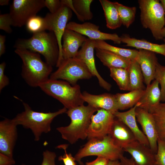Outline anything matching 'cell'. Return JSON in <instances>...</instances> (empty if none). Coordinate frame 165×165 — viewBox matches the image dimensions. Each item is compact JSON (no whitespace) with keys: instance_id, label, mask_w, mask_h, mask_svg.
Masks as SVG:
<instances>
[{"instance_id":"8d00e7d4","label":"cell","mask_w":165,"mask_h":165,"mask_svg":"<svg viewBox=\"0 0 165 165\" xmlns=\"http://www.w3.org/2000/svg\"><path fill=\"white\" fill-rule=\"evenodd\" d=\"M56 156L54 152L46 150L42 153V162L41 164L38 165H57L55 163Z\"/></svg>"},{"instance_id":"d4e9b609","label":"cell","mask_w":165,"mask_h":165,"mask_svg":"<svg viewBox=\"0 0 165 165\" xmlns=\"http://www.w3.org/2000/svg\"><path fill=\"white\" fill-rule=\"evenodd\" d=\"M99 2L104 12L107 27L111 29L120 27L122 24L114 2L108 0H100Z\"/></svg>"},{"instance_id":"681fc988","label":"cell","mask_w":165,"mask_h":165,"mask_svg":"<svg viewBox=\"0 0 165 165\" xmlns=\"http://www.w3.org/2000/svg\"><path fill=\"white\" fill-rule=\"evenodd\" d=\"M21 165H25L24 164H22Z\"/></svg>"},{"instance_id":"d6986e66","label":"cell","mask_w":165,"mask_h":165,"mask_svg":"<svg viewBox=\"0 0 165 165\" xmlns=\"http://www.w3.org/2000/svg\"><path fill=\"white\" fill-rule=\"evenodd\" d=\"M123 150L131 155L135 165H156L155 154L150 147L137 141Z\"/></svg>"},{"instance_id":"d590c367","label":"cell","mask_w":165,"mask_h":165,"mask_svg":"<svg viewBox=\"0 0 165 165\" xmlns=\"http://www.w3.org/2000/svg\"><path fill=\"white\" fill-rule=\"evenodd\" d=\"M11 26H12V21L9 13L0 14V29L10 34L12 31Z\"/></svg>"},{"instance_id":"44dd1931","label":"cell","mask_w":165,"mask_h":165,"mask_svg":"<svg viewBox=\"0 0 165 165\" xmlns=\"http://www.w3.org/2000/svg\"><path fill=\"white\" fill-rule=\"evenodd\" d=\"M137 107L136 104L129 110L124 112L118 111L114 114L116 118L125 123L131 131L136 140L143 144L149 146L147 138L139 128L136 119L135 110Z\"/></svg>"},{"instance_id":"60d3db41","label":"cell","mask_w":165,"mask_h":165,"mask_svg":"<svg viewBox=\"0 0 165 165\" xmlns=\"http://www.w3.org/2000/svg\"><path fill=\"white\" fill-rule=\"evenodd\" d=\"M110 160L106 158L97 157L96 159L91 162H86L85 165H108Z\"/></svg>"},{"instance_id":"d6a6232c","label":"cell","mask_w":165,"mask_h":165,"mask_svg":"<svg viewBox=\"0 0 165 165\" xmlns=\"http://www.w3.org/2000/svg\"><path fill=\"white\" fill-rule=\"evenodd\" d=\"M27 31L33 34L47 30V25L45 17L35 15L29 19L26 24Z\"/></svg>"},{"instance_id":"f1b7e54d","label":"cell","mask_w":165,"mask_h":165,"mask_svg":"<svg viewBox=\"0 0 165 165\" xmlns=\"http://www.w3.org/2000/svg\"><path fill=\"white\" fill-rule=\"evenodd\" d=\"M95 48L106 50L130 60L135 59L138 50L127 49L111 45L105 41L94 40Z\"/></svg>"},{"instance_id":"7402d4cb","label":"cell","mask_w":165,"mask_h":165,"mask_svg":"<svg viewBox=\"0 0 165 165\" xmlns=\"http://www.w3.org/2000/svg\"><path fill=\"white\" fill-rule=\"evenodd\" d=\"M159 83L154 79L151 84L146 86L144 93L136 104L137 107L148 110L158 104L161 101V93Z\"/></svg>"},{"instance_id":"ffe728a7","label":"cell","mask_w":165,"mask_h":165,"mask_svg":"<svg viewBox=\"0 0 165 165\" xmlns=\"http://www.w3.org/2000/svg\"><path fill=\"white\" fill-rule=\"evenodd\" d=\"M108 135L116 144L123 149L137 141L127 126L116 118Z\"/></svg>"},{"instance_id":"9a60e30c","label":"cell","mask_w":165,"mask_h":165,"mask_svg":"<svg viewBox=\"0 0 165 165\" xmlns=\"http://www.w3.org/2000/svg\"><path fill=\"white\" fill-rule=\"evenodd\" d=\"M135 112L137 120L148 139L149 147L156 154L158 148V136L154 119L148 110L141 108L137 107Z\"/></svg>"},{"instance_id":"836d02e7","label":"cell","mask_w":165,"mask_h":165,"mask_svg":"<svg viewBox=\"0 0 165 165\" xmlns=\"http://www.w3.org/2000/svg\"><path fill=\"white\" fill-rule=\"evenodd\" d=\"M161 86V101L165 102V66L161 65L159 63L156 68L154 77Z\"/></svg>"},{"instance_id":"3957f363","label":"cell","mask_w":165,"mask_h":165,"mask_svg":"<svg viewBox=\"0 0 165 165\" xmlns=\"http://www.w3.org/2000/svg\"><path fill=\"white\" fill-rule=\"evenodd\" d=\"M14 47L41 54L46 62L52 67L56 65L58 59V44L54 33L51 31H42L33 34L28 38L18 39Z\"/></svg>"},{"instance_id":"e575fe53","label":"cell","mask_w":165,"mask_h":165,"mask_svg":"<svg viewBox=\"0 0 165 165\" xmlns=\"http://www.w3.org/2000/svg\"><path fill=\"white\" fill-rule=\"evenodd\" d=\"M158 148L155 154L156 165H165V143L158 139Z\"/></svg>"},{"instance_id":"2e32d148","label":"cell","mask_w":165,"mask_h":165,"mask_svg":"<svg viewBox=\"0 0 165 165\" xmlns=\"http://www.w3.org/2000/svg\"><path fill=\"white\" fill-rule=\"evenodd\" d=\"M140 65L146 86L155 79L156 65L159 63L156 53L143 49H139L135 59Z\"/></svg>"},{"instance_id":"4316f807","label":"cell","mask_w":165,"mask_h":165,"mask_svg":"<svg viewBox=\"0 0 165 165\" xmlns=\"http://www.w3.org/2000/svg\"><path fill=\"white\" fill-rule=\"evenodd\" d=\"M148 111L155 120L158 139L165 143V102H160L151 107Z\"/></svg>"},{"instance_id":"f6af8a7d","label":"cell","mask_w":165,"mask_h":165,"mask_svg":"<svg viewBox=\"0 0 165 165\" xmlns=\"http://www.w3.org/2000/svg\"><path fill=\"white\" fill-rule=\"evenodd\" d=\"M9 0H0V5L2 6L7 5L9 4Z\"/></svg>"},{"instance_id":"1f68e13d","label":"cell","mask_w":165,"mask_h":165,"mask_svg":"<svg viewBox=\"0 0 165 165\" xmlns=\"http://www.w3.org/2000/svg\"><path fill=\"white\" fill-rule=\"evenodd\" d=\"M114 3L118 11L122 24L128 28L135 20L136 8L125 6L117 2Z\"/></svg>"},{"instance_id":"ab89813d","label":"cell","mask_w":165,"mask_h":165,"mask_svg":"<svg viewBox=\"0 0 165 165\" xmlns=\"http://www.w3.org/2000/svg\"><path fill=\"white\" fill-rule=\"evenodd\" d=\"M15 163L13 157L0 153V165H14Z\"/></svg>"},{"instance_id":"7bdbcfd3","label":"cell","mask_w":165,"mask_h":165,"mask_svg":"<svg viewBox=\"0 0 165 165\" xmlns=\"http://www.w3.org/2000/svg\"><path fill=\"white\" fill-rule=\"evenodd\" d=\"M6 36L2 35H0V56L3 54L5 52V42Z\"/></svg>"},{"instance_id":"4fadbf2b","label":"cell","mask_w":165,"mask_h":165,"mask_svg":"<svg viewBox=\"0 0 165 165\" xmlns=\"http://www.w3.org/2000/svg\"><path fill=\"white\" fill-rule=\"evenodd\" d=\"M95 48L94 40L87 38L79 50L76 57L85 64L93 76L97 78L100 86L109 91L111 88V84L102 78L96 68L94 55Z\"/></svg>"},{"instance_id":"bcb514c9","label":"cell","mask_w":165,"mask_h":165,"mask_svg":"<svg viewBox=\"0 0 165 165\" xmlns=\"http://www.w3.org/2000/svg\"><path fill=\"white\" fill-rule=\"evenodd\" d=\"M160 1L163 9L165 14V0H160Z\"/></svg>"},{"instance_id":"30bf717a","label":"cell","mask_w":165,"mask_h":165,"mask_svg":"<svg viewBox=\"0 0 165 165\" xmlns=\"http://www.w3.org/2000/svg\"><path fill=\"white\" fill-rule=\"evenodd\" d=\"M56 12L48 13L45 17L47 25V30L53 32L56 36L59 47V56L56 65L57 67L63 60L62 54V38L68 22L72 16V10L63 5Z\"/></svg>"},{"instance_id":"ee69618b","label":"cell","mask_w":165,"mask_h":165,"mask_svg":"<svg viewBox=\"0 0 165 165\" xmlns=\"http://www.w3.org/2000/svg\"><path fill=\"white\" fill-rule=\"evenodd\" d=\"M108 165H120V162L119 160H110Z\"/></svg>"},{"instance_id":"7c38bea8","label":"cell","mask_w":165,"mask_h":165,"mask_svg":"<svg viewBox=\"0 0 165 165\" xmlns=\"http://www.w3.org/2000/svg\"><path fill=\"white\" fill-rule=\"evenodd\" d=\"M99 27L89 22L79 24L73 21L68 22L66 28L86 36L94 40H110L115 44H120L122 42L120 37L116 33L103 32L99 30Z\"/></svg>"},{"instance_id":"83f0119b","label":"cell","mask_w":165,"mask_h":165,"mask_svg":"<svg viewBox=\"0 0 165 165\" xmlns=\"http://www.w3.org/2000/svg\"><path fill=\"white\" fill-rule=\"evenodd\" d=\"M128 70L130 81V91L145 90L146 88L143 84V74L139 64L135 59L131 60Z\"/></svg>"},{"instance_id":"8992f818","label":"cell","mask_w":165,"mask_h":165,"mask_svg":"<svg viewBox=\"0 0 165 165\" xmlns=\"http://www.w3.org/2000/svg\"><path fill=\"white\" fill-rule=\"evenodd\" d=\"M123 149L117 145L108 135L102 138L89 139L88 142L80 148L74 156L76 161L83 165L81 160L88 156L101 157L110 160H119L123 155Z\"/></svg>"},{"instance_id":"cb8c5ba5","label":"cell","mask_w":165,"mask_h":165,"mask_svg":"<svg viewBox=\"0 0 165 165\" xmlns=\"http://www.w3.org/2000/svg\"><path fill=\"white\" fill-rule=\"evenodd\" d=\"M120 37L121 42L126 44L125 46L147 50L165 57V38L163 39V44H158L150 42L144 39H138L131 38L129 35L126 34H123Z\"/></svg>"},{"instance_id":"f35d334b","label":"cell","mask_w":165,"mask_h":165,"mask_svg":"<svg viewBox=\"0 0 165 165\" xmlns=\"http://www.w3.org/2000/svg\"><path fill=\"white\" fill-rule=\"evenodd\" d=\"M6 63L3 62L0 64V92L9 83L8 78L5 74Z\"/></svg>"},{"instance_id":"7a4b0ae2","label":"cell","mask_w":165,"mask_h":165,"mask_svg":"<svg viewBox=\"0 0 165 165\" xmlns=\"http://www.w3.org/2000/svg\"><path fill=\"white\" fill-rule=\"evenodd\" d=\"M14 51L22 61L21 76L29 86L39 87L49 79L53 67L43 61L39 54L22 49H16Z\"/></svg>"},{"instance_id":"ac0fdd59","label":"cell","mask_w":165,"mask_h":165,"mask_svg":"<svg viewBox=\"0 0 165 165\" xmlns=\"http://www.w3.org/2000/svg\"><path fill=\"white\" fill-rule=\"evenodd\" d=\"M82 97L88 105L98 109L105 110L114 115L118 111L115 94L106 93L94 95L85 91L82 93Z\"/></svg>"},{"instance_id":"5b68a950","label":"cell","mask_w":165,"mask_h":165,"mask_svg":"<svg viewBox=\"0 0 165 165\" xmlns=\"http://www.w3.org/2000/svg\"><path fill=\"white\" fill-rule=\"evenodd\" d=\"M45 93L58 100L68 109L83 105L79 85L72 86L67 81L49 79L39 87Z\"/></svg>"},{"instance_id":"ba28073f","label":"cell","mask_w":165,"mask_h":165,"mask_svg":"<svg viewBox=\"0 0 165 165\" xmlns=\"http://www.w3.org/2000/svg\"><path fill=\"white\" fill-rule=\"evenodd\" d=\"M57 68L50 79L63 80L72 86L77 84L79 80L89 79L93 76L85 64L76 57L63 59Z\"/></svg>"},{"instance_id":"6da1fadb","label":"cell","mask_w":165,"mask_h":165,"mask_svg":"<svg viewBox=\"0 0 165 165\" xmlns=\"http://www.w3.org/2000/svg\"><path fill=\"white\" fill-rule=\"evenodd\" d=\"M98 109L89 105H83L67 109L66 113L71 119L67 126L56 128L62 138L70 144L75 143L79 139L87 138V132L94 113Z\"/></svg>"},{"instance_id":"b9f144b4","label":"cell","mask_w":165,"mask_h":165,"mask_svg":"<svg viewBox=\"0 0 165 165\" xmlns=\"http://www.w3.org/2000/svg\"><path fill=\"white\" fill-rule=\"evenodd\" d=\"M120 165H135L133 159L128 158L124 156L123 155L122 156L119 160Z\"/></svg>"},{"instance_id":"9c48e42d","label":"cell","mask_w":165,"mask_h":165,"mask_svg":"<svg viewBox=\"0 0 165 165\" xmlns=\"http://www.w3.org/2000/svg\"><path fill=\"white\" fill-rule=\"evenodd\" d=\"M45 0H13L9 13L12 26L21 27L45 7Z\"/></svg>"},{"instance_id":"c3c4849f","label":"cell","mask_w":165,"mask_h":165,"mask_svg":"<svg viewBox=\"0 0 165 165\" xmlns=\"http://www.w3.org/2000/svg\"><path fill=\"white\" fill-rule=\"evenodd\" d=\"M72 165H76V163H75V164H74Z\"/></svg>"},{"instance_id":"603a6c76","label":"cell","mask_w":165,"mask_h":165,"mask_svg":"<svg viewBox=\"0 0 165 165\" xmlns=\"http://www.w3.org/2000/svg\"><path fill=\"white\" fill-rule=\"evenodd\" d=\"M96 56L103 64L109 69L122 68L128 69L131 60L109 51L95 48Z\"/></svg>"},{"instance_id":"8fae6325","label":"cell","mask_w":165,"mask_h":165,"mask_svg":"<svg viewBox=\"0 0 165 165\" xmlns=\"http://www.w3.org/2000/svg\"><path fill=\"white\" fill-rule=\"evenodd\" d=\"M115 118L111 112L98 109L91 117L87 132V138L101 139L108 135Z\"/></svg>"},{"instance_id":"484cf974","label":"cell","mask_w":165,"mask_h":165,"mask_svg":"<svg viewBox=\"0 0 165 165\" xmlns=\"http://www.w3.org/2000/svg\"><path fill=\"white\" fill-rule=\"evenodd\" d=\"M145 91V90H136L127 93L115 94L118 109L123 110L134 106L140 100Z\"/></svg>"},{"instance_id":"f546056e","label":"cell","mask_w":165,"mask_h":165,"mask_svg":"<svg viewBox=\"0 0 165 165\" xmlns=\"http://www.w3.org/2000/svg\"><path fill=\"white\" fill-rule=\"evenodd\" d=\"M93 0H72L74 10L78 19L81 22L91 20L93 14L90 6Z\"/></svg>"},{"instance_id":"7dc6e473","label":"cell","mask_w":165,"mask_h":165,"mask_svg":"<svg viewBox=\"0 0 165 165\" xmlns=\"http://www.w3.org/2000/svg\"><path fill=\"white\" fill-rule=\"evenodd\" d=\"M161 34L163 38L165 37V25L161 30Z\"/></svg>"},{"instance_id":"4dcf8cb0","label":"cell","mask_w":165,"mask_h":165,"mask_svg":"<svg viewBox=\"0 0 165 165\" xmlns=\"http://www.w3.org/2000/svg\"><path fill=\"white\" fill-rule=\"evenodd\" d=\"M109 69L110 76L115 81L119 89L130 91V81L128 69L113 68Z\"/></svg>"},{"instance_id":"5bb4252c","label":"cell","mask_w":165,"mask_h":165,"mask_svg":"<svg viewBox=\"0 0 165 165\" xmlns=\"http://www.w3.org/2000/svg\"><path fill=\"white\" fill-rule=\"evenodd\" d=\"M17 126L13 119L5 118L0 122V153L13 157L18 136Z\"/></svg>"},{"instance_id":"52a82bcc","label":"cell","mask_w":165,"mask_h":165,"mask_svg":"<svg viewBox=\"0 0 165 165\" xmlns=\"http://www.w3.org/2000/svg\"><path fill=\"white\" fill-rule=\"evenodd\" d=\"M138 2L143 27L150 29L156 40L163 39L161 31L165 25V14L160 1L139 0Z\"/></svg>"},{"instance_id":"277c9868","label":"cell","mask_w":165,"mask_h":165,"mask_svg":"<svg viewBox=\"0 0 165 165\" xmlns=\"http://www.w3.org/2000/svg\"><path fill=\"white\" fill-rule=\"evenodd\" d=\"M24 111L18 114L13 119L17 126L20 125L26 129L31 130L35 141H39L43 133L50 131L51 123L57 116L66 113L65 107L53 112H44L33 110L28 104L24 102Z\"/></svg>"},{"instance_id":"74e56055","label":"cell","mask_w":165,"mask_h":165,"mask_svg":"<svg viewBox=\"0 0 165 165\" xmlns=\"http://www.w3.org/2000/svg\"><path fill=\"white\" fill-rule=\"evenodd\" d=\"M45 7H46L51 13L56 12L60 8L62 5L61 0H45Z\"/></svg>"},{"instance_id":"e0dca14e","label":"cell","mask_w":165,"mask_h":165,"mask_svg":"<svg viewBox=\"0 0 165 165\" xmlns=\"http://www.w3.org/2000/svg\"><path fill=\"white\" fill-rule=\"evenodd\" d=\"M87 38L76 32L66 29L62 40V54L63 59L76 57L79 51Z\"/></svg>"}]
</instances>
